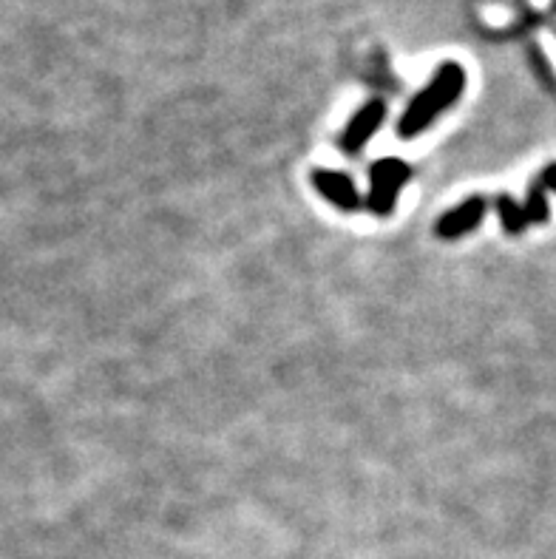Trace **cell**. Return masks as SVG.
I'll return each mask as SVG.
<instances>
[{
	"instance_id": "6da1fadb",
	"label": "cell",
	"mask_w": 556,
	"mask_h": 559,
	"mask_svg": "<svg viewBox=\"0 0 556 559\" xmlns=\"http://www.w3.org/2000/svg\"><path fill=\"white\" fill-rule=\"evenodd\" d=\"M463 88H466V71H463V66L460 63H443L435 71L432 83L423 88L415 100L409 103V108L403 111V117H400L398 123V137L412 140L417 134H423L443 111H449L460 100Z\"/></svg>"
},
{
	"instance_id": "277c9868",
	"label": "cell",
	"mask_w": 556,
	"mask_h": 559,
	"mask_svg": "<svg viewBox=\"0 0 556 559\" xmlns=\"http://www.w3.org/2000/svg\"><path fill=\"white\" fill-rule=\"evenodd\" d=\"M383 117H386V103H383V100H369V103L349 120L347 131H344V137H341L344 154H358L366 142L372 140V134L381 128Z\"/></svg>"
},
{
	"instance_id": "5b68a950",
	"label": "cell",
	"mask_w": 556,
	"mask_h": 559,
	"mask_svg": "<svg viewBox=\"0 0 556 559\" xmlns=\"http://www.w3.org/2000/svg\"><path fill=\"white\" fill-rule=\"evenodd\" d=\"M315 191L321 193L327 202H332L338 210H358L361 208V196L355 182L347 174H338L330 168H318L313 174Z\"/></svg>"
},
{
	"instance_id": "8992f818",
	"label": "cell",
	"mask_w": 556,
	"mask_h": 559,
	"mask_svg": "<svg viewBox=\"0 0 556 559\" xmlns=\"http://www.w3.org/2000/svg\"><path fill=\"white\" fill-rule=\"evenodd\" d=\"M494 208L500 213V222H503V230L508 236H520L522 230L528 228V219H525V213H522V205L520 202H514L511 193H497Z\"/></svg>"
},
{
	"instance_id": "3957f363",
	"label": "cell",
	"mask_w": 556,
	"mask_h": 559,
	"mask_svg": "<svg viewBox=\"0 0 556 559\" xmlns=\"http://www.w3.org/2000/svg\"><path fill=\"white\" fill-rule=\"evenodd\" d=\"M488 202L483 196H469L466 202H460L457 208L446 210L437 222L435 233L440 239H460L474 228H480L483 216H486Z\"/></svg>"
},
{
	"instance_id": "7a4b0ae2",
	"label": "cell",
	"mask_w": 556,
	"mask_h": 559,
	"mask_svg": "<svg viewBox=\"0 0 556 559\" xmlns=\"http://www.w3.org/2000/svg\"><path fill=\"white\" fill-rule=\"evenodd\" d=\"M409 165L400 162V159H381L372 165L369 171V210L375 216H389L395 210V202H398L400 188L409 182Z\"/></svg>"
},
{
	"instance_id": "ba28073f",
	"label": "cell",
	"mask_w": 556,
	"mask_h": 559,
	"mask_svg": "<svg viewBox=\"0 0 556 559\" xmlns=\"http://www.w3.org/2000/svg\"><path fill=\"white\" fill-rule=\"evenodd\" d=\"M539 185H542L545 191L556 193V162H551V165L542 168V174H539Z\"/></svg>"
},
{
	"instance_id": "52a82bcc",
	"label": "cell",
	"mask_w": 556,
	"mask_h": 559,
	"mask_svg": "<svg viewBox=\"0 0 556 559\" xmlns=\"http://www.w3.org/2000/svg\"><path fill=\"white\" fill-rule=\"evenodd\" d=\"M545 193L548 191L539 185V179H534L531 188H528V196H525V205H522V213H525L528 225H545L548 222L551 210H548V196Z\"/></svg>"
}]
</instances>
